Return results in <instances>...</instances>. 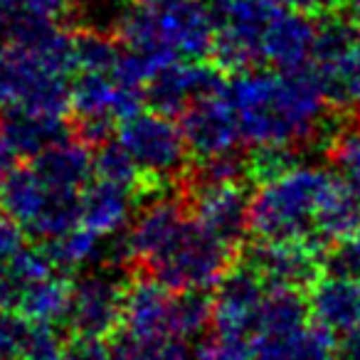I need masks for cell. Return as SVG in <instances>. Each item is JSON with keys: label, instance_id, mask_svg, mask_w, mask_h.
Here are the masks:
<instances>
[{"label": "cell", "instance_id": "obj_44", "mask_svg": "<svg viewBox=\"0 0 360 360\" xmlns=\"http://www.w3.org/2000/svg\"><path fill=\"white\" fill-rule=\"evenodd\" d=\"M345 11H348L355 20H360V0H345Z\"/></svg>", "mask_w": 360, "mask_h": 360}, {"label": "cell", "instance_id": "obj_41", "mask_svg": "<svg viewBox=\"0 0 360 360\" xmlns=\"http://www.w3.org/2000/svg\"><path fill=\"white\" fill-rule=\"evenodd\" d=\"M335 360H360V328L335 338Z\"/></svg>", "mask_w": 360, "mask_h": 360}, {"label": "cell", "instance_id": "obj_17", "mask_svg": "<svg viewBox=\"0 0 360 360\" xmlns=\"http://www.w3.org/2000/svg\"><path fill=\"white\" fill-rule=\"evenodd\" d=\"M173 289L160 284L155 276H143L129 284L124 306L126 338L136 343H155V340L175 338L170 330V309H173Z\"/></svg>", "mask_w": 360, "mask_h": 360}, {"label": "cell", "instance_id": "obj_13", "mask_svg": "<svg viewBox=\"0 0 360 360\" xmlns=\"http://www.w3.org/2000/svg\"><path fill=\"white\" fill-rule=\"evenodd\" d=\"M191 212L207 232L230 245L240 247L250 232V205L252 198L242 180L232 183H202L191 186Z\"/></svg>", "mask_w": 360, "mask_h": 360}, {"label": "cell", "instance_id": "obj_18", "mask_svg": "<svg viewBox=\"0 0 360 360\" xmlns=\"http://www.w3.org/2000/svg\"><path fill=\"white\" fill-rule=\"evenodd\" d=\"M311 321L333 338L360 328V281L323 274L306 289Z\"/></svg>", "mask_w": 360, "mask_h": 360}, {"label": "cell", "instance_id": "obj_21", "mask_svg": "<svg viewBox=\"0 0 360 360\" xmlns=\"http://www.w3.org/2000/svg\"><path fill=\"white\" fill-rule=\"evenodd\" d=\"M30 165L55 191L82 193L94 178V155L89 146L75 136L52 143L50 148L37 153Z\"/></svg>", "mask_w": 360, "mask_h": 360}, {"label": "cell", "instance_id": "obj_11", "mask_svg": "<svg viewBox=\"0 0 360 360\" xmlns=\"http://www.w3.org/2000/svg\"><path fill=\"white\" fill-rule=\"evenodd\" d=\"M225 72L202 60H175L158 70L146 84L143 94L150 109L168 116H183L195 101L222 91Z\"/></svg>", "mask_w": 360, "mask_h": 360}, {"label": "cell", "instance_id": "obj_23", "mask_svg": "<svg viewBox=\"0 0 360 360\" xmlns=\"http://www.w3.org/2000/svg\"><path fill=\"white\" fill-rule=\"evenodd\" d=\"M0 134L6 136L18 155L35 158L52 143L70 139L72 124H67V119H60V116H45L25 109H6V116L0 121Z\"/></svg>", "mask_w": 360, "mask_h": 360}, {"label": "cell", "instance_id": "obj_6", "mask_svg": "<svg viewBox=\"0 0 360 360\" xmlns=\"http://www.w3.org/2000/svg\"><path fill=\"white\" fill-rule=\"evenodd\" d=\"M232 247L207 232L195 217H188L170 247L148 266L150 276L173 291H207L232 269Z\"/></svg>", "mask_w": 360, "mask_h": 360}, {"label": "cell", "instance_id": "obj_16", "mask_svg": "<svg viewBox=\"0 0 360 360\" xmlns=\"http://www.w3.org/2000/svg\"><path fill=\"white\" fill-rule=\"evenodd\" d=\"M316 45V20L309 13L284 8L269 22L262 37V62L279 72H299L311 67Z\"/></svg>", "mask_w": 360, "mask_h": 360}, {"label": "cell", "instance_id": "obj_43", "mask_svg": "<svg viewBox=\"0 0 360 360\" xmlns=\"http://www.w3.org/2000/svg\"><path fill=\"white\" fill-rule=\"evenodd\" d=\"M150 6H158V8H170V6H183V3H191V0H146Z\"/></svg>", "mask_w": 360, "mask_h": 360}, {"label": "cell", "instance_id": "obj_33", "mask_svg": "<svg viewBox=\"0 0 360 360\" xmlns=\"http://www.w3.org/2000/svg\"><path fill=\"white\" fill-rule=\"evenodd\" d=\"M70 343L57 333V326H27L18 360H67Z\"/></svg>", "mask_w": 360, "mask_h": 360}, {"label": "cell", "instance_id": "obj_47", "mask_svg": "<svg viewBox=\"0 0 360 360\" xmlns=\"http://www.w3.org/2000/svg\"><path fill=\"white\" fill-rule=\"evenodd\" d=\"M358 42H360V37H358Z\"/></svg>", "mask_w": 360, "mask_h": 360}, {"label": "cell", "instance_id": "obj_38", "mask_svg": "<svg viewBox=\"0 0 360 360\" xmlns=\"http://www.w3.org/2000/svg\"><path fill=\"white\" fill-rule=\"evenodd\" d=\"M109 355V343L99 338H77L70 343L67 360H106Z\"/></svg>", "mask_w": 360, "mask_h": 360}, {"label": "cell", "instance_id": "obj_27", "mask_svg": "<svg viewBox=\"0 0 360 360\" xmlns=\"http://www.w3.org/2000/svg\"><path fill=\"white\" fill-rule=\"evenodd\" d=\"M101 240L104 237L94 235L91 230H86L84 225H77L72 230L62 232V235L45 240V252L50 255L52 264L60 271H77L82 266H89L104 255L101 250Z\"/></svg>", "mask_w": 360, "mask_h": 360}, {"label": "cell", "instance_id": "obj_8", "mask_svg": "<svg viewBox=\"0 0 360 360\" xmlns=\"http://www.w3.org/2000/svg\"><path fill=\"white\" fill-rule=\"evenodd\" d=\"M116 139L134 155L146 180H175L186 173L191 148L175 116L141 109L131 119L121 121Z\"/></svg>", "mask_w": 360, "mask_h": 360}, {"label": "cell", "instance_id": "obj_1", "mask_svg": "<svg viewBox=\"0 0 360 360\" xmlns=\"http://www.w3.org/2000/svg\"><path fill=\"white\" fill-rule=\"evenodd\" d=\"M225 96L240 124L242 143H319L323 150L348 126L345 109L328 114L330 99L311 67L299 72H257L232 75Z\"/></svg>", "mask_w": 360, "mask_h": 360}, {"label": "cell", "instance_id": "obj_37", "mask_svg": "<svg viewBox=\"0 0 360 360\" xmlns=\"http://www.w3.org/2000/svg\"><path fill=\"white\" fill-rule=\"evenodd\" d=\"M22 247H25V230L3 215L0 217V266L8 264Z\"/></svg>", "mask_w": 360, "mask_h": 360}, {"label": "cell", "instance_id": "obj_42", "mask_svg": "<svg viewBox=\"0 0 360 360\" xmlns=\"http://www.w3.org/2000/svg\"><path fill=\"white\" fill-rule=\"evenodd\" d=\"M18 165V153L15 148H13L11 143H8V139L3 134H0V178L3 175H8L13 168Z\"/></svg>", "mask_w": 360, "mask_h": 360}, {"label": "cell", "instance_id": "obj_36", "mask_svg": "<svg viewBox=\"0 0 360 360\" xmlns=\"http://www.w3.org/2000/svg\"><path fill=\"white\" fill-rule=\"evenodd\" d=\"M6 6L20 18L60 22V18L70 13L72 0H6Z\"/></svg>", "mask_w": 360, "mask_h": 360}, {"label": "cell", "instance_id": "obj_40", "mask_svg": "<svg viewBox=\"0 0 360 360\" xmlns=\"http://www.w3.org/2000/svg\"><path fill=\"white\" fill-rule=\"evenodd\" d=\"M106 360H146V355L136 340H131L124 335L121 340H116V343L109 345V355H106Z\"/></svg>", "mask_w": 360, "mask_h": 360}, {"label": "cell", "instance_id": "obj_34", "mask_svg": "<svg viewBox=\"0 0 360 360\" xmlns=\"http://www.w3.org/2000/svg\"><path fill=\"white\" fill-rule=\"evenodd\" d=\"M247 175V160L237 150L210 158H198V165L191 173V186H202V183H232L242 180Z\"/></svg>", "mask_w": 360, "mask_h": 360}, {"label": "cell", "instance_id": "obj_24", "mask_svg": "<svg viewBox=\"0 0 360 360\" xmlns=\"http://www.w3.org/2000/svg\"><path fill=\"white\" fill-rule=\"evenodd\" d=\"M252 360H335V338L316 323L284 335H255Z\"/></svg>", "mask_w": 360, "mask_h": 360}, {"label": "cell", "instance_id": "obj_7", "mask_svg": "<svg viewBox=\"0 0 360 360\" xmlns=\"http://www.w3.org/2000/svg\"><path fill=\"white\" fill-rule=\"evenodd\" d=\"M215 18V42H212V65L222 72L252 70L262 62V37L269 22L284 11L281 0H207Z\"/></svg>", "mask_w": 360, "mask_h": 360}, {"label": "cell", "instance_id": "obj_5", "mask_svg": "<svg viewBox=\"0 0 360 360\" xmlns=\"http://www.w3.org/2000/svg\"><path fill=\"white\" fill-rule=\"evenodd\" d=\"M79 195L50 188L32 165H15L0 178V210L40 240H52L79 225Z\"/></svg>", "mask_w": 360, "mask_h": 360}, {"label": "cell", "instance_id": "obj_48", "mask_svg": "<svg viewBox=\"0 0 360 360\" xmlns=\"http://www.w3.org/2000/svg\"><path fill=\"white\" fill-rule=\"evenodd\" d=\"M0 3H3V0H0Z\"/></svg>", "mask_w": 360, "mask_h": 360}, {"label": "cell", "instance_id": "obj_46", "mask_svg": "<svg viewBox=\"0 0 360 360\" xmlns=\"http://www.w3.org/2000/svg\"><path fill=\"white\" fill-rule=\"evenodd\" d=\"M0 121H3V116H0Z\"/></svg>", "mask_w": 360, "mask_h": 360}, {"label": "cell", "instance_id": "obj_19", "mask_svg": "<svg viewBox=\"0 0 360 360\" xmlns=\"http://www.w3.org/2000/svg\"><path fill=\"white\" fill-rule=\"evenodd\" d=\"M136 195L139 193L131 188L94 178L79 195V225L104 240L119 235L129 225Z\"/></svg>", "mask_w": 360, "mask_h": 360}, {"label": "cell", "instance_id": "obj_3", "mask_svg": "<svg viewBox=\"0 0 360 360\" xmlns=\"http://www.w3.org/2000/svg\"><path fill=\"white\" fill-rule=\"evenodd\" d=\"M116 37L129 50L158 52L175 60H205L215 42V18L207 0L170 8L131 0L116 18Z\"/></svg>", "mask_w": 360, "mask_h": 360}, {"label": "cell", "instance_id": "obj_20", "mask_svg": "<svg viewBox=\"0 0 360 360\" xmlns=\"http://www.w3.org/2000/svg\"><path fill=\"white\" fill-rule=\"evenodd\" d=\"M358 227H360V198L345 186V180L340 175H335L330 180L323 200H321L319 212H316L311 245L321 255H326L330 247L358 235Z\"/></svg>", "mask_w": 360, "mask_h": 360}, {"label": "cell", "instance_id": "obj_45", "mask_svg": "<svg viewBox=\"0 0 360 360\" xmlns=\"http://www.w3.org/2000/svg\"><path fill=\"white\" fill-rule=\"evenodd\" d=\"M355 237H360V227H358V235H355Z\"/></svg>", "mask_w": 360, "mask_h": 360}, {"label": "cell", "instance_id": "obj_4", "mask_svg": "<svg viewBox=\"0 0 360 360\" xmlns=\"http://www.w3.org/2000/svg\"><path fill=\"white\" fill-rule=\"evenodd\" d=\"M335 175L299 165L257 188L250 205V230L259 240H304L311 245L319 205Z\"/></svg>", "mask_w": 360, "mask_h": 360}, {"label": "cell", "instance_id": "obj_12", "mask_svg": "<svg viewBox=\"0 0 360 360\" xmlns=\"http://www.w3.org/2000/svg\"><path fill=\"white\" fill-rule=\"evenodd\" d=\"M247 264L269 289L306 291L323 274V255L304 240H259L247 252Z\"/></svg>", "mask_w": 360, "mask_h": 360}, {"label": "cell", "instance_id": "obj_35", "mask_svg": "<svg viewBox=\"0 0 360 360\" xmlns=\"http://www.w3.org/2000/svg\"><path fill=\"white\" fill-rule=\"evenodd\" d=\"M323 271L360 281V237L340 242L323 255Z\"/></svg>", "mask_w": 360, "mask_h": 360}, {"label": "cell", "instance_id": "obj_39", "mask_svg": "<svg viewBox=\"0 0 360 360\" xmlns=\"http://www.w3.org/2000/svg\"><path fill=\"white\" fill-rule=\"evenodd\" d=\"M286 8L309 13V15H326L333 11H345V0H281Z\"/></svg>", "mask_w": 360, "mask_h": 360}, {"label": "cell", "instance_id": "obj_28", "mask_svg": "<svg viewBox=\"0 0 360 360\" xmlns=\"http://www.w3.org/2000/svg\"><path fill=\"white\" fill-rule=\"evenodd\" d=\"M72 52L79 75H111L121 57V42L101 30H77L72 32Z\"/></svg>", "mask_w": 360, "mask_h": 360}, {"label": "cell", "instance_id": "obj_32", "mask_svg": "<svg viewBox=\"0 0 360 360\" xmlns=\"http://www.w3.org/2000/svg\"><path fill=\"white\" fill-rule=\"evenodd\" d=\"M326 155L335 165L340 178L345 180V186L360 198V129L358 126L353 124L345 126L333 139V143L328 146Z\"/></svg>", "mask_w": 360, "mask_h": 360}, {"label": "cell", "instance_id": "obj_9", "mask_svg": "<svg viewBox=\"0 0 360 360\" xmlns=\"http://www.w3.org/2000/svg\"><path fill=\"white\" fill-rule=\"evenodd\" d=\"M126 289L114 271H89L72 281V301L67 326L77 338L106 340L124 328Z\"/></svg>", "mask_w": 360, "mask_h": 360}, {"label": "cell", "instance_id": "obj_26", "mask_svg": "<svg viewBox=\"0 0 360 360\" xmlns=\"http://www.w3.org/2000/svg\"><path fill=\"white\" fill-rule=\"evenodd\" d=\"M309 299L299 289H269L255 335H284L309 326Z\"/></svg>", "mask_w": 360, "mask_h": 360}, {"label": "cell", "instance_id": "obj_25", "mask_svg": "<svg viewBox=\"0 0 360 360\" xmlns=\"http://www.w3.org/2000/svg\"><path fill=\"white\" fill-rule=\"evenodd\" d=\"M72 301V284L60 276V271L52 276H45L40 281H32L18 296L15 311L20 319L35 326H60L67 323Z\"/></svg>", "mask_w": 360, "mask_h": 360}, {"label": "cell", "instance_id": "obj_14", "mask_svg": "<svg viewBox=\"0 0 360 360\" xmlns=\"http://www.w3.org/2000/svg\"><path fill=\"white\" fill-rule=\"evenodd\" d=\"M180 126L186 134L188 148L195 158L230 153L242 143L240 124H237L235 111L227 101L225 89L195 101L180 116Z\"/></svg>", "mask_w": 360, "mask_h": 360}, {"label": "cell", "instance_id": "obj_15", "mask_svg": "<svg viewBox=\"0 0 360 360\" xmlns=\"http://www.w3.org/2000/svg\"><path fill=\"white\" fill-rule=\"evenodd\" d=\"M186 222V207L173 191L150 198L148 205L136 215V220L126 230V240L136 264H153L178 237Z\"/></svg>", "mask_w": 360, "mask_h": 360}, {"label": "cell", "instance_id": "obj_29", "mask_svg": "<svg viewBox=\"0 0 360 360\" xmlns=\"http://www.w3.org/2000/svg\"><path fill=\"white\" fill-rule=\"evenodd\" d=\"M207 326H212V299L207 296V291H175L173 309H170V330L175 338H200Z\"/></svg>", "mask_w": 360, "mask_h": 360}, {"label": "cell", "instance_id": "obj_30", "mask_svg": "<svg viewBox=\"0 0 360 360\" xmlns=\"http://www.w3.org/2000/svg\"><path fill=\"white\" fill-rule=\"evenodd\" d=\"M94 178L109 180L116 186L131 188L139 193L146 183L143 170L134 160V155L126 150V146L119 139L109 141V143L99 146L94 153Z\"/></svg>", "mask_w": 360, "mask_h": 360}, {"label": "cell", "instance_id": "obj_22", "mask_svg": "<svg viewBox=\"0 0 360 360\" xmlns=\"http://www.w3.org/2000/svg\"><path fill=\"white\" fill-rule=\"evenodd\" d=\"M355 18L343 15V11H333L319 15L316 20V45H314V60H311V70L321 79L326 89V82L343 67V62L355 50L360 37V27L355 25Z\"/></svg>", "mask_w": 360, "mask_h": 360}, {"label": "cell", "instance_id": "obj_31", "mask_svg": "<svg viewBox=\"0 0 360 360\" xmlns=\"http://www.w3.org/2000/svg\"><path fill=\"white\" fill-rule=\"evenodd\" d=\"M247 160V178L257 186H264L271 180L281 178L289 170L299 168V146L289 143H266V146H252Z\"/></svg>", "mask_w": 360, "mask_h": 360}, {"label": "cell", "instance_id": "obj_2", "mask_svg": "<svg viewBox=\"0 0 360 360\" xmlns=\"http://www.w3.org/2000/svg\"><path fill=\"white\" fill-rule=\"evenodd\" d=\"M72 32L57 20L15 15L0 47V109H25L67 119L72 109Z\"/></svg>", "mask_w": 360, "mask_h": 360}, {"label": "cell", "instance_id": "obj_10", "mask_svg": "<svg viewBox=\"0 0 360 360\" xmlns=\"http://www.w3.org/2000/svg\"><path fill=\"white\" fill-rule=\"evenodd\" d=\"M266 294H269V286L247 262L232 266L215 286V299H212L215 335L252 343Z\"/></svg>", "mask_w": 360, "mask_h": 360}]
</instances>
